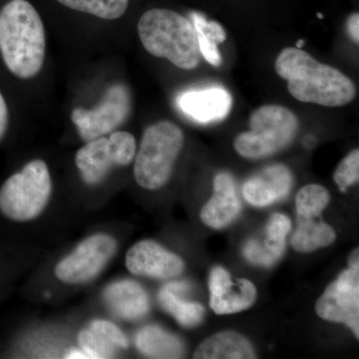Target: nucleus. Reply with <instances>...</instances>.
<instances>
[{"mask_svg": "<svg viewBox=\"0 0 359 359\" xmlns=\"http://www.w3.org/2000/svg\"><path fill=\"white\" fill-rule=\"evenodd\" d=\"M275 68L278 76L287 80L290 95L301 102L335 108L347 105L355 98V85L346 74L318 62L302 48L283 49Z\"/></svg>", "mask_w": 359, "mask_h": 359, "instance_id": "1", "label": "nucleus"}, {"mask_svg": "<svg viewBox=\"0 0 359 359\" xmlns=\"http://www.w3.org/2000/svg\"><path fill=\"white\" fill-rule=\"evenodd\" d=\"M43 23L26 0H11L0 11V53L15 76L29 79L41 70L45 57Z\"/></svg>", "mask_w": 359, "mask_h": 359, "instance_id": "2", "label": "nucleus"}, {"mask_svg": "<svg viewBox=\"0 0 359 359\" xmlns=\"http://www.w3.org/2000/svg\"><path fill=\"white\" fill-rule=\"evenodd\" d=\"M138 33L144 48L177 67L192 70L200 65L195 27L185 16L166 8H153L141 16Z\"/></svg>", "mask_w": 359, "mask_h": 359, "instance_id": "3", "label": "nucleus"}, {"mask_svg": "<svg viewBox=\"0 0 359 359\" xmlns=\"http://www.w3.org/2000/svg\"><path fill=\"white\" fill-rule=\"evenodd\" d=\"M184 140L183 131L173 122H158L145 130L134 158L135 179L142 188L154 191L166 185Z\"/></svg>", "mask_w": 359, "mask_h": 359, "instance_id": "4", "label": "nucleus"}, {"mask_svg": "<svg viewBox=\"0 0 359 359\" xmlns=\"http://www.w3.org/2000/svg\"><path fill=\"white\" fill-rule=\"evenodd\" d=\"M299 122L294 112L280 105H264L250 117V130L238 135L236 151L247 159H262L280 152L294 140Z\"/></svg>", "mask_w": 359, "mask_h": 359, "instance_id": "5", "label": "nucleus"}, {"mask_svg": "<svg viewBox=\"0 0 359 359\" xmlns=\"http://www.w3.org/2000/svg\"><path fill=\"white\" fill-rule=\"evenodd\" d=\"M51 192V176L46 163L32 161L0 188V212L13 221H32L48 205Z\"/></svg>", "mask_w": 359, "mask_h": 359, "instance_id": "6", "label": "nucleus"}, {"mask_svg": "<svg viewBox=\"0 0 359 359\" xmlns=\"http://www.w3.org/2000/svg\"><path fill=\"white\" fill-rule=\"evenodd\" d=\"M133 135L125 131L112 132L109 137L89 141L78 151L75 164L88 185L101 183L116 167L129 166L136 155Z\"/></svg>", "mask_w": 359, "mask_h": 359, "instance_id": "7", "label": "nucleus"}, {"mask_svg": "<svg viewBox=\"0 0 359 359\" xmlns=\"http://www.w3.org/2000/svg\"><path fill=\"white\" fill-rule=\"evenodd\" d=\"M131 112V97L122 84L111 86L102 101L91 109L76 108L72 121L84 141L95 140L121 127Z\"/></svg>", "mask_w": 359, "mask_h": 359, "instance_id": "8", "label": "nucleus"}, {"mask_svg": "<svg viewBox=\"0 0 359 359\" xmlns=\"http://www.w3.org/2000/svg\"><path fill=\"white\" fill-rule=\"evenodd\" d=\"M117 250V242L107 233H97L84 240L55 268L59 280L79 285L93 280L109 263Z\"/></svg>", "mask_w": 359, "mask_h": 359, "instance_id": "9", "label": "nucleus"}, {"mask_svg": "<svg viewBox=\"0 0 359 359\" xmlns=\"http://www.w3.org/2000/svg\"><path fill=\"white\" fill-rule=\"evenodd\" d=\"M320 318L347 325L359 337V269L349 268L330 283L316 304Z\"/></svg>", "mask_w": 359, "mask_h": 359, "instance_id": "10", "label": "nucleus"}, {"mask_svg": "<svg viewBox=\"0 0 359 359\" xmlns=\"http://www.w3.org/2000/svg\"><path fill=\"white\" fill-rule=\"evenodd\" d=\"M126 266L133 275L161 280L176 278L185 269L181 257L149 240L141 241L130 248L126 255Z\"/></svg>", "mask_w": 359, "mask_h": 359, "instance_id": "11", "label": "nucleus"}, {"mask_svg": "<svg viewBox=\"0 0 359 359\" xmlns=\"http://www.w3.org/2000/svg\"><path fill=\"white\" fill-rule=\"evenodd\" d=\"M209 289L210 306L218 314L240 313L252 306L257 299L254 283L245 278L233 282L230 273L221 266L212 269Z\"/></svg>", "mask_w": 359, "mask_h": 359, "instance_id": "12", "label": "nucleus"}, {"mask_svg": "<svg viewBox=\"0 0 359 359\" xmlns=\"http://www.w3.org/2000/svg\"><path fill=\"white\" fill-rule=\"evenodd\" d=\"M178 106L182 112L194 121H219L230 112L231 97L221 87L190 90L179 96Z\"/></svg>", "mask_w": 359, "mask_h": 359, "instance_id": "13", "label": "nucleus"}, {"mask_svg": "<svg viewBox=\"0 0 359 359\" xmlns=\"http://www.w3.org/2000/svg\"><path fill=\"white\" fill-rule=\"evenodd\" d=\"M292 184L290 170L283 165H273L259 176L248 180L243 187V194L250 205L264 207L285 198Z\"/></svg>", "mask_w": 359, "mask_h": 359, "instance_id": "14", "label": "nucleus"}, {"mask_svg": "<svg viewBox=\"0 0 359 359\" xmlns=\"http://www.w3.org/2000/svg\"><path fill=\"white\" fill-rule=\"evenodd\" d=\"M240 210L233 178L226 173L217 175L214 179V195L203 208L201 219L211 228L221 229L230 224Z\"/></svg>", "mask_w": 359, "mask_h": 359, "instance_id": "15", "label": "nucleus"}, {"mask_svg": "<svg viewBox=\"0 0 359 359\" xmlns=\"http://www.w3.org/2000/svg\"><path fill=\"white\" fill-rule=\"evenodd\" d=\"M106 304L124 320H138L149 311V299L145 290L132 280H121L110 285L104 292Z\"/></svg>", "mask_w": 359, "mask_h": 359, "instance_id": "16", "label": "nucleus"}, {"mask_svg": "<svg viewBox=\"0 0 359 359\" xmlns=\"http://www.w3.org/2000/svg\"><path fill=\"white\" fill-rule=\"evenodd\" d=\"M197 359L256 358L249 340L236 332H223L204 340L194 353Z\"/></svg>", "mask_w": 359, "mask_h": 359, "instance_id": "17", "label": "nucleus"}, {"mask_svg": "<svg viewBox=\"0 0 359 359\" xmlns=\"http://www.w3.org/2000/svg\"><path fill=\"white\" fill-rule=\"evenodd\" d=\"M188 290L183 283H174L161 290L159 302L168 313L178 320L180 325L185 327H193L199 325L204 316V309L199 304L183 301L179 297V292Z\"/></svg>", "mask_w": 359, "mask_h": 359, "instance_id": "18", "label": "nucleus"}, {"mask_svg": "<svg viewBox=\"0 0 359 359\" xmlns=\"http://www.w3.org/2000/svg\"><path fill=\"white\" fill-rule=\"evenodd\" d=\"M136 346L142 353L153 358H178L184 351L183 344L177 337L157 327L140 330Z\"/></svg>", "mask_w": 359, "mask_h": 359, "instance_id": "19", "label": "nucleus"}, {"mask_svg": "<svg viewBox=\"0 0 359 359\" xmlns=\"http://www.w3.org/2000/svg\"><path fill=\"white\" fill-rule=\"evenodd\" d=\"M191 18L197 33L201 55L210 65L219 67L222 65L219 44L224 43L226 39L223 26L217 21L208 20L203 14L198 13H191Z\"/></svg>", "mask_w": 359, "mask_h": 359, "instance_id": "20", "label": "nucleus"}, {"mask_svg": "<svg viewBox=\"0 0 359 359\" xmlns=\"http://www.w3.org/2000/svg\"><path fill=\"white\" fill-rule=\"evenodd\" d=\"M299 226L292 237V244L299 252H313L332 245L335 233L332 226L316 219H297Z\"/></svg>", "mask_w": 359, "mask_h": 359, "instance_id": "21", "label": "nucleus"}, {"mask_svg": "<svg viewBox=\"0 0 359 359\" xmlns=\"http://www.w3.org/2000/svg\"><path fill=\"white\" fill-rule=\"evenodd\" d=\"M74 11L92 14L102 20H113L126 13L129 0H57Z\"/></svg>", "mask_w": 359, "mask_h": 359, "instance_id": "22", "label": "nucleus"}, {"mask_svg": "<svg viewBox=\"0 0 359 359\" xmlns=\"http://www.w3.org/2000/svg\"><path fill=\"white\" fill-rule=\"evenodd\" d=\"M330 193L320 185L304 186L295 199L297 219H316L320 216L330 203Z\"/></svg>", "mask_w": 359, "mask_h": 359, "instance_id": "23", "label": "nucleus"}, {"mask_svg": "<svg viewBox=\"0 0 359 359\" xmlns=\"http://www.w3.org/2000/svg\"><path fill=\"white\" fill-rule=\"evenodd\" d=\"M78 342L88 358H111L117 349L107 335L90 325L78 335Z\"/></svg>", "mask_w": 359, "mask_h": 359, "instance_id": "24", "label": "nucleus"}, {"mask_svg": "<svg viewBox=\"0 0 359 359\" xmlns=\"http://www.w3.org/2000/svg\"><path fill=\"white\" fill-rule=\"evenodd\" d=\"M290 230L289 218L282 214H275L269 219L266 226V238L264 249L276 259L282 257L285 250V238Z\"/></svg>", "mask_w": 359, "mask_h": 359, "instance_id": "25", "label": "nucleus"}, {"mask_svg": "<svg viewBox=\"0 0 359 359\" xmlns=\"http://www.w3.org/2000/svg\"><path fill=\"white\" fill-rule=\"evenodd\" d=\"M359 179V151L355 149L339 163L334 175L335 184L341 192L358 183Z\"/></svg>", "mask_w": 359, "mask_h": 359, "instance_id": "26", "label": "nucleus"}, {"mask_svg": "<svg viewBox=\"0 0 359 359\" xmlns=\"http://www.w3.org/2000/svg\"><path fill=\"white\" fill-rule=\"evenodd\" d=\"M90 327L96 328V330L102 332L104 334L107 335L117 348H128V339H127V337L123 334L121 330L116 327L114 323L107 320H97L92 321V323H90Z\"/></svg>", "mask_w": 359, "mask_h": 359, "instance_id": "27", "label": "nucleus"}, {"mask_svg": "<svg viewBox=\"0 0 359 359\" xmlns=\"http://www.w3.org/2000/svg\"><path fill=\"white\" fill-rule=\"evenodd\" d=\"M244 256L250 263L259 264V266H271L276 261L275 257L256 241H250L245 245Z\"/></svg>", "mask_w": 359, "mask_h": 359, "instance_id": "28", "label": "nucleus"}, {"mask_svg": "<svg viewBox=\"0 0 359 359\" xmlns=\"http://www.w3.org/2000/svg\"><path fill=\"white\" fill-rule=\"evenodd\" d=\"M8 108H7L4 97L0 92V141L6 134L7 126H8Z\"/></svg>", "mask_w": 359, "mask_h": 359, "instance_id": "29", "label": "nucleus"}, {"mask_svg": "<svg viewBox=\"0 0 359 359\" xmlns=\"http://www.w3.org/2000/svg\"><path fill=\"white\" fill-rule=\"evenodd\" d=\"M347 30H348L349 36L351 39L358 44L359 42V14L358 13H353V15L349 16L347 20Z\"/></svg>", "mask_w": 359, "mask_h": 359, "instance_id": "30", "label": "nucleus"}, {"mask_svg": "<svg viewBox=\"0 0 359 359\" xmlns=\"http://www.w3.org/2000/svg\"><path fill=\"white\" fill-rule=\"evenodd\" d=\"M349 266H351V268L359 269L358 250H353V254L349 257Z\"/></svg>", "mask_w": 359, "mask_h": 359, "instance_id": "31", "label": "nucleus"}, {"mask_svg": "<svg viewBox=\"0 0 359 359\" xmlns=\"http://www.w3.org/2000/svg\"><path fill=\"white\" fill-rule=\"evenodd\" d=\"M65 358H88V356L83 351H71L69 353L66 354Z\"/></svg>", "mask_w": 359, "mask_h": 359, "instance_id": "32", "label": "nucleus"}, {"mask_svg": "<svg viewBox=\"0 0 359 359\" xmlns=\"http://www.w3.org/2000/svg\"><path fill=\"white\" fill-rule=\"evenodd\" d=\"M304 44H306L304 40H299L297 43V48H302V47L304 46Z\"/></svg>", "mask_w": 359, "mask_h": 359, "instance_id": "33", "label": "nucleus"}, {"mask_svg": "<svg viewBox=\"0 0 359 359\" xmlns=\"http://www.w3.org/2000/svg\"><path fill=\"white\" fill-rule=\"evenodd\" d=\"M318 18H320V20H323V18H325V16H323V14L321 13H318Z\"/></svg>", "mask_w": 359, "mask_h": 359, "instance_id": "34", "label": "nucleus"}]
</instances>
